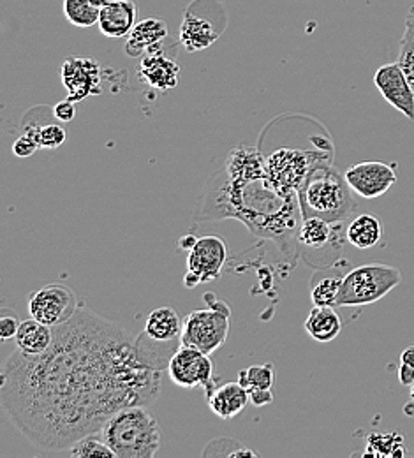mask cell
Returning a JSON list of instances; mask_svg holds the SVG:
<instances>
[{
    "label": "cell",
    "mask_w": 414,
    "mask_h": 458,
    "mask_svg": "<svg viewBox=\"0 0 414 458\" xmlns=\"http://www.w3.org/2000/svg\"><path fill=\"white\" fill-rule=\"evenodd\" d=\"M101 434L117 458L156 457L163 443L161 427L145 405L120 409L106 420Z\"/></svg>",
    "instance_id": "4"
},
{
    "label": "cell",
    "mask_w": 414,
    "mask_h": 458,
    "mask_svg": "<svg viewBox=\"0 0 414 458\" xmlns=\"http://www.w3.org/2000/svg\"><path fill=\"white\" fill-rule=\"evenodd\" d=\"M399 64L404 69V72L408 74L411 85L414 89V5L408 11L406 16V29H404V36L401 39V47H399Z\"/></svg>",
    "instance_id": "30"
},
{
    "label": "cell",
    "mask_w": 414,
    "mask_h": 458,
    "mask_svg": "<svg viewBox=\"0 0 414 458\" xmlns=\"http://www.w3.org/2000/svg\"><path fill=\"white\" fill-rule=\"evenodd\" d=\"M180 67L173 58L161 52V45L150 48L139 64V78L154 90L170 92L178 85Z\"/></svg>",
    "instance_id": "16"
},
{
    "label": "cell",
    "mask_w": 414,
    "mask_h": 458,
    "mask_svg": "<svg viewBox=\"0 0 414 458\" xmlns=\"http://www.w3.org/2000/svg\"><path fill=\"white\" fill-rule=\"evenodd\" d=\"M65 129L57 123H46V125H39L38 131V143L39 148L45 150H55L60 145L65 141Z\"/></svg>",
    "instance_id": "31"
},
{
    "label": "cell",
    "mask_w": 414,
    "mask_h": 458,
    "mask_svg": "<svg viewBox=\"0 0 414 458\" xmlns=\"http://www.w3.org/2000/svg\"><path fill=\"white\" fill-rule=\"evenodd\" d=\"M207 309L192 310L183 318L182 344L196 347L207 354H214L230 337L232 309L215 294H205Z\"/></svg>",
    "instance_id": "6"
},
{
    "label": "cell",
    "mask_w": 414,
    "mask_h": 458,
    "mask_svg": "<svg viewBox=\"0 0 414 458\" xmlns=\"http://www.w3.org/2000/svg\"><path fill=\"white\" fill-rule=\"evenodd\" d=\"M228 173V176L238 180H249V178H259L266 174V157L254 148V147H237L226 159V165L223 168Z\"/></svg>",
    "instance_id": "21"
},
{
    "label": "cell",
    "mask_w": 414,
    "mask_h": 458,
    "mask_svg": "<svg viewBox=\"0 0 414 458\" xmlns=\"http://www.w3.org/2000/svg\"><path fill=\"white\" fill-rule=\"evenodd\" d=\"M249 397H250V403H254L256 407H265V405L274 402L272 388H254V390H249Z\"/></svg>",
    "instance_id": "35"
},
{
    "label": "cell",
    "mask_w": 414,
    "mask_h": 458,
    "mask_svg": "<svg viewBox=\"0 0 414 458\" xmlns=\"http://www.w3.org/2000/svg\"><path fill=\"white\" fill-rule=\"evenodd\" d=\"M404 445L399 434H374L367 439L365 455L374 457H402Z\"/></svg>",
    "instance_id": "28"
},
{
    "label": "cell",
    "mask_w": 414,
    "mask_h": 458,
    "mask_svg": "<svg viewBox=\"0 0 414 458\" xmlns=\"http://www.w3.org/2000/svg\"><path fill=\"white\" fill-rule=\"evenodd\" d=\"M38 148H39L38 141H36L32 136L25 134V132H21V134L14 140V143H13V154H14L16 157H20V159L30 157Z\"/></svg>",
    "instance_id": "32"
},
{
    "label": "cell",
    "mask_w": 414,
    "mask_h": 458,
    "mask_svg": "<svg viewBox=\"0 0 414 458\" xmlns=\"http://www.w3.org/2000/svg\"><path fill=\"white\" fill-rule=\"evenodd\" d=\"M401 363H406V365L414 367V345H410L408 349L402 351V354H401Z\"/></svg>",
    "instance_id": "38"
},
{
    "label": "cell",
    "mask_w": 414,
    "mask_h": 458,
    "mask_svg": "<svg viewBox=\"0 0 414 458\" xmlns=\"http://www.w3.org/2000/svg\"><path fill=\"white\" fill-rule=\"evenodd\" d=\"M112 2H117V0H101L103 5H105V4H112Z\"/></svg>",
    "instance_id": "39"
},
{
    "label": "cell",
    "mask_w": 414,
    "mask_h": 458,
    "mask_svg": "<svg viewBox=\"0 0 414 458\" xmlns=\"http://www.w3.org/2000/svg\"><path fill=\"white\" fill-rule=\"evenodd\" d=\"M342 236H346L344 223L334 225L326 219L312 216V217H303L298 228V245L301 254L307 250L339 254L344 243Z\"/></svg>",
    "instance_id": "15"
},
{
    "label": "cell",
    "mask_w": 414,
    "mask_h": 458,
    "mask_svg": "<svg viewBox=\"0 0 414 458\" xmlns=\"http://www.w3.org/2000/svg\"><path fill=\"white\" fill-rule=\"evenodd\" d=\"M303 217H321L334 225L353 217L356 201L353 189L344 174L337 172L332 161L316 166L298 191Z\"/></svg>",
    "instance_id": "3"
},
{
    "label": "cell",
    "mask_w": 414,
    "mask_h": 458,
    "mask_svg": "<svg viewBox=\"0 0 414 458\" xmlns=\"http://www.w3.org/2000/svg\"><path fill=\"white\" fill-rule=\"evenodd\" d=\"M54 116L60 122H71L76 116V103L71 99H63L54 106Z\"/></svg>",
    "instance_id": "34"
},
{
    "label": "cell",
    "mask_w": 414,
    "mask_h": 458,
    "mask_svg": "<svg viewBox=\"0 0 414 458\" xmlns=\"http://www.w3.org/2000/svg\"><path fill=\"white\" fill-rule=\"evenodd\" d=\"M62 83L67 99L80 103L89 96L101 94V67L94 58H67L62 65Z\"/></svg>",
    "instance_id": "14"
},
{
    "label": "cell",
    "mask_w": 414,
    "mask_h": 458,
    "mask_svg": "<svg viewBox=\"0 0 414 458\" xmlns=\"http://www.w3.org/2000/svg\"><path fill=\"white\" fill-rule=\"evenodd\" d=\"M250 402L249 390L243 388L240 383H226L215 388L208 395V407L210 411L219 416L221 420H232L238 416L247 403Z\"/></svg>",
    "instance_id": "20"
},
{
    "label": "cell",
    "mask_w": 414,
    "mask_h": 458,
    "mask_svg": "<svg viewBox=\"0 0 414 458\" xmlns=\"http://www.w3.org/2000/svg\"><path fill=\"white\" fill-rule=\"evenodd\" d=\"M166 36H168V25L163 20H156V18L143 20L136 23L134 29L129 32L123 52L129 57H141L150 48L161 45V41Z\"/></svg>",
    "instance_id": "19"
},
{
    "label": "cell",
    "mask_w": 414,
    "mask_h": 458,
    "mask_svg": "<svg viewBox=\"0 0 414 458\" xmlns=\"http://www.w3.org/2000/svg\"><path fill=\"white\" fill-rule=\"evenodd\" d=\"M67 454L74 458H117L114 450L106 445L101 430L78 439Z\"/></svg>",
    "instance_id": "27"
},
{
    "label": "cell",
    "mask_w": 414,
    "mask_h": 458,
    "mask_svg": "<svg viewBox=\"0 0 414 458\" xmlns=\"http://www.w3.org/2000/svg\"><path fill=\"white\" fill-rule=\"evenodd\" d=\"M235 219L252 234L272 240L286 256H295L298 228L303 221L298 192L277 187L268 173L238 180L221 170L205 185L196 203L194 221L210 223Z\"/></svg>",
    "instance_id": "2"
},
{
    "label": "cell",
    "mask_w": 414,
    "mask_h": 458,
    "mask_svg": "<svg viewBox=\"0 0 414 458\" xmlns=\"http://www.w3.org/2000/svg\"><path fill=\"white\" fill-rule=\"evenodd\" d=\"M342 330V321L334 307H317L308 312L305 319V332L316 343L328 344L335 341Z\"/></svg>",
    "instance_id": "22"
},
{
    "label": "cell",
    "mask_w": 414,
    "mask_h": 458,
    "mask_svg": "<svg viewBox=\"0 0 414 458\" xmlns=\"http://www.w3.org/2000/svg\"><path fill=\"white\" fill-rule=\"evenodd\" d=\"M411 401H413L414 403V385L411 386Z\"/></svg>",
    "instance_id": "40"
},
{
    "label": "cell",
    "mask_w": 414,
    "mask_h": 458,
    "mask_svg": "<svg viewBox=\"0 0 414 458\" xmlns=\"http://www.w3.org/2000/svg\"><path fill=\"white\" fill-rule=\"evenodd\" d=\"M136 4L132 0H117L105 4L99 16V30L106 38H125L136 25Z\"/></svg>",
    "instance_id": "18"
},
{
    "label": "cell",
    "mask_w": 414,
    "mask_h": 458,
    "mask_svg": "<svg viewBox=\"0 0 414 458\" xmlns=\"http://www.w3.org/2000/svg\"><path fill=\"white\" fill-rule=\"evenodd\" d=\"M80 305L81 301L78 300L76 293L60 283L39 287L27 300L30 318L52 328L67 323L76 314Z\"/></svg>",
    "instance_id": "10"
},
{
    "label": "cell",
    "mask_w": 414,
    "mask_h": 458,
    "mask_svg": "<svg viewBox=\"0 0 414 458\" xmlns=\"http://www.w3.org/2000/svg\"><path fill=\"white\" fill-rule=\"evenodd\" d=\"M170 379L185 390L205 388L207 397L215 390L214 383V361L210 354L182 344L177 352L172 356L168 365Z\"/></svg>",
    "instance_id": "11"
},
{
    "label": "cell",
    "mask_w": 414,
    "mask_h": 458,
    "mask_svg": "<svg viewBox=\"0 0 414 458\" xmlns=\"http://www.w3.org/2000/svg\"><path fill=\"white\" fill-rule=\"evenodd\" d=\"M161 390L163 372L141 358L136 337L85 303L54 328L45 352L13 351L0 376L4 411L46 452L69 450L120 409L157 401Z\"/></svg>",
    "instance_id": "1"
},
{
    "label": "cell",
    "mask_w": 414,
    "mask_h": 458,
    "mask_svg": "<svg viewBox=\"0 0 414 458\" xmlns=\"http://www.w3.org/2000/svg\"><path fill=\"white\" fill-rule=\"evenodd\" d=\"M14 343L16 349L27 354H41L54 343V328L34 318H29L20 323Z\"/></svg>",
    "instance_id": "23"
},
{
    "label": "cell",
    "mask_w": 414,
    "mask_h": 458,
    "mask_svg": "<svg viewBox=\"0 0 414 458\" xmlns=\"http://www.w3.org/2000/svg\"><path fill=\"white\" fill-rule=\"evenodd\" d=\"M374 85L397 112L414 120L413 85L399 62L381 65L374 74Z\"/></svg>",
    "instance_id": "13"
},
{
    "label": "cell",
    "mask_w": 414,
    "mask_h": 458,
    "mask_svg": "<svg viewBox=\"0 0 414 458\" xmlns=\"http://www.w3.org/2000/svg\"><path fill=\"white\" fill-rule=\"evenodd\" d=\"M228 261V245L217 234L198 238L187 256V276L183 284L189 289L217 281Z\"/></svg>",
    "instance_id": "9"
},
{
    "label": "cell",
    "mask_w": 414,
    "mask_h": 458,
    "mask_svg": "<svg viewBox=\"0 0 414 458\" xmlns=\"http://www.w3.org/2000/svg\"><path fill=\"white\" fill-rule=\"evenodd\" d=\"M344 276L321 272L316 274L310 281V301L317 307H335L339 301L341 287H342Z\"/></svg>",
    "instance_id": "25"
},
{
    "label": "cell",
    "mask_w": 414,
    "mask_h": 458,
    "mask_svg": "<svg viewBox=\"0 0 414 458\" xmlns=\"http://www.w3.org/2000/svg\"><path fill=\"white\" fill-rule=\"evenodd\" d=\"M325 161H332V156L326 157L325 152L283 147L266 157V172L270 180L283 191L298 192L307 176Z\"/></svg>",
    "instance_id": "8"
},
{
    "label": "cell",
    "mask_w": 414,
    "mask_h": 458,
    "mask_svg": "<svg viewBox=\"0 0 414 458\" xmlns=\"http://www.w3.org/2000/svg\"><path fill=\"white\" fill-rule=\"evenodd\" d=\"M101 9V0H63V14L67 21L81 29L99 23Z\"/></svg>",
    "instance_id": "26"
},
{
    "label": "cell",
    "mask_w": 414,
    "mask_h": 458,
    "mask_svg": "<svg viewBox=\"0 0 414 458\" xmlns=\"http://www.w3.org/2000/svg\"><path fill=\"white\" fill-rule=\"evenodd\" d=\"M399 381L404 386H413L414 385V367L401 363L399 367Z\"/></svg>",
    "instance_id": "36"
},
{
    "label": "cell",
    "mask_w": 414,
    "mask_h": 458,
    "mask_svg": "<svg viewBox=\"0 0 414 458\" xmlns=\"http://www.w3.org/2000/svg\"><path fill=\"white\" fill-rule=\"evenodd\" d=\"M183 321L173 307H159L147 318L145 330L136 337L141 358L156 370H168L172 356L182 345Z\"/></svg>",
    "instance_id": "5"
},
{
    "label": "cell",
    "mask_w": 414,
    "mask_h": 458,
    "mask_svg": "<svg viewBox=\"0 0 414 458\" xmlns=\"http://www.w3.org/2000/svg\"><path fill=\"white\" fill-rule=\"evenodd\" d=\"M221 32L223 29H215L208 18L198 16L189 9L180 27V43L189 54L203 52L219 39Z\"/></svg>",
    "instance_id": "17"
},
{
    "label": "cell",
    "mask_w": 414,
    "mask_h": 458,
    "mask_svg": "<svg viewBox=\"0 0 414 458\" xmlns=\"http://www.w3.org/2000/svg\"><path fill=\"white\" fill-rule=\"evenodd\" d=\"M383 236V225L372 214H361L346 228V240L359 250L376 247Z\"/></svg>",
    "instance_id": "24"
},
{
    "label": "cell",
    "mask_w": 414,
    "mask_h": 458,
    "mask_svg": "<svg viewBox=\"0 0 414 458\" xmlns=\"http://www.w3.org/2000/svg\"><path fill=\"white\" fill-rule=\"evenodd\" d=\"M18 328H20L18 316H16L14 312L4 309V310H2V316H0V339H2V341L14 339Z\"/></svg>",
    "instance_id": "33"
},
{
    "label": "cell",
    "mask_w": 414,
    "mask_h": 458,
    "mask_svg": "<svg viewBox=\"0 0 414 458\" xmlns=\"http://www.w3.org/2000/svg\"><path fill=\"white\" fill-rule=\"evenodd\" d=\"M353 192L363 199H376L386 194L397 182V165L383 161H359L344 173Z\"/></svg>",
    "instance_id": "12"
},
{
    "label": "cell",
    "mask_w": 414,
    "mask_h": 458,
    "mask_svg": "<svg viewBox=\"0 0 414 458\" xmlns=\"http://www.w3.org/2000/svg\"><path fill=\"white\" fill-rule=\"evenodd\" d=\"M402 283L399 268L386 263L359 265L344 276L339 307H363L379 301Z\"/></svg>",
    "instance_id": "7"
},
{
    "label": "cell",
    "mask_w": 414,
    "mask_h": 458,
    "mask_svg": "<svg viewBox=\"0 0 414 458\" xmlns=\"http://www.w3.org/2000/svg\"><path fill=\"white\" fill-rule=\"evenodd\" d=\"M274 381H275V370L272 363L254 365L238 372V383L247 390L272 388Z\"/></svg>",
    "instance_id": "29"
},
{
    "label": "cell",
    "mask_w": 414,
    "mask_h": 458,
    "mask_svg": "<svg viewBox=\"0 0 414 458\" xmlns=\"http://www.w3.org/2000/svg\"><path fill=\"white\" fill-rule=\"evenodd\" d=\"M198 242V236H194L192 233H189V234H183L182 238H180V242H178V247L180 249H183V250H190L192 247H194V243Z\"/></svg>",
    "instance_id": "37"
}]
</instances>
